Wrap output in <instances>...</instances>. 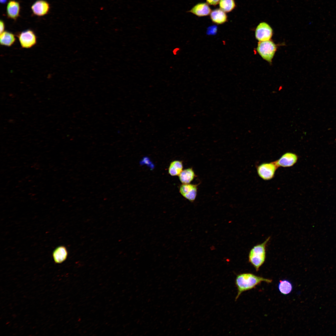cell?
<instances>
[{"instance_id":"16","label":"cell","mask_w":336,"mask_h":336,"mask_svg":"<svg viewBox=\"0 0 336 336\" xmlns=\"http://www.w3.org/2000/svg\"><path fill=\"white\" fill-rule=\"evenodd\" d=\"M278 288L281 294L287 295L292 292L293 286L292 282L287 279L281 280L278 283Z\"/></svg>"},{"instance_id":"3","label":"cell","mask_w":336,"mask_h":336,"mask_svg":"<svg viewBox=\"0 0 336 336\" xmlns=\"http://www.w3.org/2000/svg\"><path fill=\"white\" fill-rule=\"evenodd\" d=\"M277 49L276 44L272 40L259 42L256 48L257 52L264 60L272 62Z\"/></svg>"},{"instance_id":"6","label":"cell","mask_w":336,"mask_h":336,"mask_svg":"<svg viewBox=\"0 0 336 336\" xmlns=\"http://www.w3.org/2000/svg\"><path fill=\"white\" fill-rule=\"evenodd\" d=\"M273 30L267 23H260L255 30V36L259 41H264L271 40L273 35Z\"/></svg>"},{"instance_id":"21","label":"cell","mask_w":336,"mask_h":336,"mask_svg":"<svg viewBox=\"0 0 336 336\" xmlns=\"http://www.w3.org/2000/svg\"><path fill=\"white\" fill-rule=\"evenodd\" d=\"M0 27L1 34L4 31L5 28V25L3 21L1 20L0 21Z\"/></svg>"},{"instance_id":"10","label":"cell","mask_w":336,"mask_h":336,"mask_svg":"<svg viewBox=\"0 0 336 336\" xmlns=\"http://www.w3.org/2000/svg\"><path fill=\"white\" fill-rule=\"evenodd\" d=\"M212 10L206 2L199 3L187 11L198 17L210 15Z\"/></svg>"},{"instance_id":"1","label":"cell","mask_w":336,"mask_h":336,"mask_svg":"<svg viewBox=\"0 0 336 336\" xmlns=\"http://www.w3.org/2000/svg\"><path fill=\"white\" fill-rule=\"evenodd\" d=\"M272 281L271 279L265 278L251 273H243L237 275L235 281L237 290L235 301L243 292L254 288L262 282L270 283Z\"/></svg>"},{"instance_id":"12","label":"cell","mask_w":336,"mask_h":336,"mask_svg":"<svg viewBox=\"0 0 336 336\" xmlns=\"http://www.w3.org/2000/svg\"><path fill=\"white\" fill-rule=\"evenodd\" d=\"M210 16L212 22L216 24H224L228 20V17L226 12L220 8L216 9L212 11Z\"/></svg>"},{"instance_id":"15","label":"cell","mask_w":336,"mask_h":336,"mask_svg":"<svg viewBox=\"0 0 336 336\" xmlns=\"http://www.w3.org/2000/svg\"><path fill=\"white\" fill-rule=\"evenodd\" d=\"M15 41V36L11 32L4 31L0 34V42L1 45L11 46L13 44Z\"/></svg>"},{"instance_id":"8","label":"cell","mask_w":336,"mask_h":336,"mask_svg":"<svg viewBox=\"0 0 336 336\" xmlns=\"http://www.w3.org/2000/svg\"><path fill=\"white\" fill-rule=\"evenodd\" d=\"M198 185L190 183L182 184L180 187V192L184 198L193 202L197 196Z\"/></svg>"},{"instance_id":"7","label":"cell","mask_w":336,"mask_h":336,"mask_svg":"<svg viewBox=\"0 0 336 336\" xmlns=\"http://www.w3.org/2000/svg\"><path fill=\"white\" fill-rule=\"evenodd\" d=\"M298 160V156L296 154L291 152H287L274 162L278 168H286L293 166L296 163Z\"/></svg>"},{"instance_id":"17","label":"cell","mask_w":336,"mask_h":336,"mask_svg":"<svg viewBox=\"0 0 336 336\" xmlns=\"http://www.w3.org/2000/svg\"><path fill=\"white\" fill-rule=\"evenodd\" d=\"M183 164L181 161L175 160L171 162L168 168V173L171 176L179 175L182 171Z\"/></svg>"},{"instance_id":"4","label":"cell","mask_w":336,"mask_h":336,"mask_svg":"<svg viewBox=\"0 0 336 336\" xmlns=\"http://www.w3.org/2000/svg\"><path fill=\"white\" fill-rule=\"evenodd\" d=\"M278 167L274 161L264 162L256 167L257 174L262 180L267 181L271 180L275 176Z\"/></svg>"},{"instance_id":"11","label":"cell","mask_w":336,"mask_h":336,"mask_svg":"<svg viewBox=\"0 0 336 336\" xmlns=\"http://www.w3.org/2000/svg\"><path fill=\"white\" fill-rule=\"evenodd\" d=\"M6 11L8 18L16 20L20 15V6L19 3L15 0H10L7 4Z\"/></svg>"},{"instance_id":"20","label":"cell","mask_w":336,"mask_h":336,"mask_svg":"<svg viewBox=\"0 0 336 336\" xmlns=\"http://www.w3.org/2000/svg\"><path fill=\"white\" fill-rule=\"evenodd\" d=\"M206 2L209 5L216 6L219 2L220 0H206Z\"/></svg>"},{"instance_id":"13","label":"cell","mask_w":336,"mask_h":336,"mask_svg":"<svg viewBox=\"0 0 336 336\" xmlns=\"http://www.w3.org/2000/svg\"><path fill=\"white\" fill-rule=\"evenodd\" d=\"M67 255V250L64 246L57 247L54 251L53 254L54 261L57 263H60L64 261Z\"/></svg>"},{"instance_id":"5","label":"cell","mask_w":336,"mask_h":336,"mask_svg":"<svg viewBox=\"0 0 336 336\" xmlns=\"http://www.w3.org/2000/svg\"><path fill=\"white\" fill-rule=\"evenodd\" d=\"M22 48L28 49L34 46L37 43V37L34 32L27 30L19 33L17 35Z\"/></svg>"},{"instance_id":"2","label":"cell","mask_w":336,"mask_h":336,"mask_svg":"<svg viewBox=\"0 0 336 336\" xmlns=\"http://www.w3.org/2000/svg\"><path fill=\"white\" fill-rule=\"evenodd\" d=\"M270 238V237H268L263 243L254 246L249 253V261L257 272L265 262L266 246Z\"/></svg>"},{"instance_id":"9","label":"cell","mask_w":336,"mask_h":336,"mask_svg":"<svg viewBox=\"0 0 336 336\" xmlns=\"http://www.w3.org/2000/svg\"><path fill=\"white\" fill-rule=\"evenodd\" d=\"M50 5L49 3L44 0H38L32 5L31 9L35 15L41 16L46 15L49 12Z\"/></svg>"},{"instance_id":"18","label":"cell","mask_w":336,"mask_h":336,"mask_svg":"<svg viewBox=\"0 0 336 336\" xmlns=\"http://www.w3.org/2000/svg\"><path fill=\"white\" fill-rule=\"evenodd\" d=\"M219 3L220 8L226 13L231 12L236 6L235 0H220Z\"/></svg>"},{"instance_id":"19","label":"cell","mask_w":336,"mask_h":336,"mask_svg":"<svg viewBox=\"0 0 336 336\" xmlns=\"http://www.w3.org/2000/svg\"><path fill=\"white\" fill-rule=\"evenodd\" d=\"M217 30V26H213L208 28L207 32L208 34H214L216 33Z\"/></svg>"},{"instance_id":"14","label":"cell","mask_w":336,"mask_h":336,"mask_svg":"<svg viewBox=\"0 0 336 336\" xmlns=\"http://www.w3.org/2000/svg\"><path fill=\"white\" fill-rule=\"evenodd\" d=\"M178 176L182 184H189L194 179L195 175L192 168H189L183 170Z\"/></svg>"},{"instance_id":"22","label":"cell","mask_w":336,"mask_h":336,"mask_svg":"<svg viewBox=\"0 0 336 336\" xmlns=\"http://www.w3.org/2000/svg\"><path fill=\"white\" fill-rule=\"evenodd\" d=\"M6 0H1V2H2V3H3V2H6Z\"/></svg>"}]
</instances>
